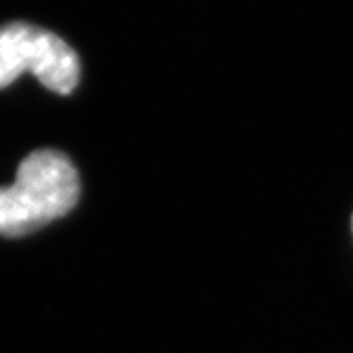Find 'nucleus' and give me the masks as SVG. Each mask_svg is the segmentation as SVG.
Returning <instances> with one entry per match:
<instances>
[{
	"instance_id": "obj_1",
	"label": "nucleus",
	"mask_w": 353,
	"mask_h": 353,
	"mask_svg": "<svg viewBox=\"0 0 353 353\" xmlns=\"http://www.w3.org/2000/svg\"><path fill=\"white\" fill-rule=\"evenodd\" d=\"M79 176L67 155L38 150L23 159L11 186L0 188V236L20 238L69 213Z\"/></svg>"
},
{
	"instance_id": "obj_2",
	"label": "nucleus",
	"mask_w": 353,
	"mask_h": 353,
	"mask_svg": "<svg viewBox=\"0 0 353 353\" xmlns=\"http://www.w3.org/2000/svg\"><path fill=\"white\" fill-rule=\"evenodd\" d=\"M79 60L60 37L26 22L0 28V88L31 72L49 90L70 94L79 81Z\"/></svg>"
},
{
	"instance_id": "obj_3",
	"label": "nucleus",
	"mask_w": 353,
	"mask_h": 353,
	"mask_svg": "<svg viewBox=\"0 0 353 353\" xmlns=\"http://www.w3.org/2000/svg\"><path fill=\"white\" fill-rule=\"evenodd\" d=\"M352 229H353V219H352Z\"/></svg>"
}]
</instances>
